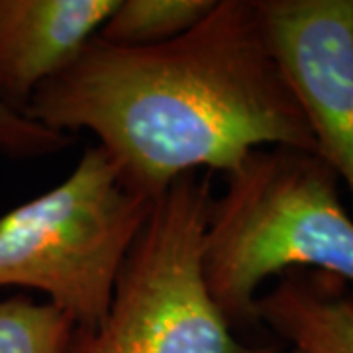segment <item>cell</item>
<instances>
[{
	"label": "cell",
	"instance_id": "5b68a950",
	"mask_svg": "<svg viewBox=\"0 0 353 353\" xmlns=\"http://www.w3.org/2000/svg\"><path fill=\"white\" fill-rule=\"evenodd\" d=\"M318 155L353 194V0H255Z\"/></svg>",
	"mask_w": 353,
	"mask_h": 353
},
{
	"label": "cell",
	"instance_id": "6da1fadb",
	"mask_svg": "<svg viewBox=\"0 0 353 353\" xmlns=\"http://www.w3.org/2000/svg\"><path fill=\"white\" fill-rule=\"evenodd\" d=\"M26 116L59 134L92 132L122 181L152 201L201 167L226 175L257 148L318 155L255 0H216L201 24L153 48L92 38Z\"/></svg>",
	"mask_w": 353,
	"mask_h": 353
},
{
	"label": "cell",
	"instance_id": "3957f363",
	"mask_svg": "<svg viewBox=\"0 0 353 353\" xmlns=\"http://www.w3.org/2000/svg\"><path fill=\"white\" fill-rule=\"evenodd\" d=\"M155 202L88 148L55 189L0 216V287L39 290L75 326H97Z\"/></svg>",
	"mask_w": 353,
	"mask_h": 353
},
{
	"label": "cell",
	"instance_id": "8992f818",
	"mask_svg": "<svg viewBox=\"0 0 353 353\" xmlns=\"http://www.w3.org/2000/svg\"><path fill=\"white\" fill-rule=\"evenodd\" d=\"M118 0H0V102L24 114L46 81L61 73Z\"/></svg>",
	"mask_w": 353,
	"mask_h": 353
},
{
	"label": "cell",
	"instance_id": "9c48e42d",
	"mask_svg": "<svg viewBox=\"0 0 353 353\" xmlns=\"http://www.w3.org/2000/svg\"><path fill=\"white\" fill-rule=\"evenodd\" d=\"M73 318L51 303L24 294L0 301V353H65Z\"/></svg>",
	"mask_w": 353,
	"mask_h": 353
},
{
	"label": "cell",
	"instance_id": "30bf717a",
	"mask_svg": "<svg viewBox=\"0 0 353 353\" xmlns=\"http://www.w3.org/2000/svg\"><path fill=\"white\" fill-rule=\"evenodd\" d=\"M71 141L73 138L69 134L41 126L0 102V152L14 157H38L61 152Z\"/></svg>",
	"mask_w": 353,
	"mask_h": 353
},
{
	"label": "cell",
	"instance_id": "8fae6325",
	"mask_svg": "<svg viewBox=\"0 0 353 353\" xmlns=\"http://www.w3.org/2000/svg\"><path fill=\"white\" fill-rule=\"evenodd\" d=\"M259 353H279L277 350H275V347H263V350H261V352ZM285 353H304V352H301V350H296V347H290L289 352H285Z\"/></svg>",
	"mask_w": 353,
	"mask_h": 353
},
{
	"label": "cell",
	"instance_id": "52a82bcc",
	"mask_svg": "<svg viewBox=\"0 0 353 353\" xmlns=\"http://www.w3.org/2000/svg\"><path fill=\"white\" fill-rule=\"evenodd\" d=\"M259 322L304 353H353V290L316 269H287L257 296Z\"/></svg>",
	"mask_w": 353,
	"mask_h": 353
},
{
	"label": "cell",
	"instance_id": "7a4b0ae2",
	"mask_svg": "<svg viewBox=\"0 0 353 353\" xmlns=\"http://www.w3.org/2000/svg\"><path fill=\"white\" fill-rule=\"evenodd\" d=\"M338 183L320 155L287 145L257 148L228 171L208 212L202 279L230 328L259 322L257 289L287 269L352 285L353 220Z\"/></svg>",
	"mask_w": 353,
	"mask_h": 353
},
{
	"label": "cell",
	"instance_id": "ba28073f",
	"mask_svg": "<svg viewBox=\"0 0 353 353\" xmlns=\"http://www.w3.org/2000/svg\"><path fill=\"white\" fill-rule=\"evenodd\" d=\"M216 0H118L94 38L116 48H153L187 34Z\"/></svg>",
	"mask_w": 353,
	"mask_h": 353
},
{
	"label": "cell",
	"instance_id": "277c9868",
	"mask_svg": "<svg viewBox=\"0 0 353 353\" xmlns=\"http://www.w3.org/2000/svg\"><path fill=\"white\" fill-rule=\"evenodd\" d=\"M210 179L179 176L155 202L97 326H75L65 353H259L234 338L202 279Z\"/></svg>",
	"mask_w": 353,
	"mask_h": 353
}]
</instances>
